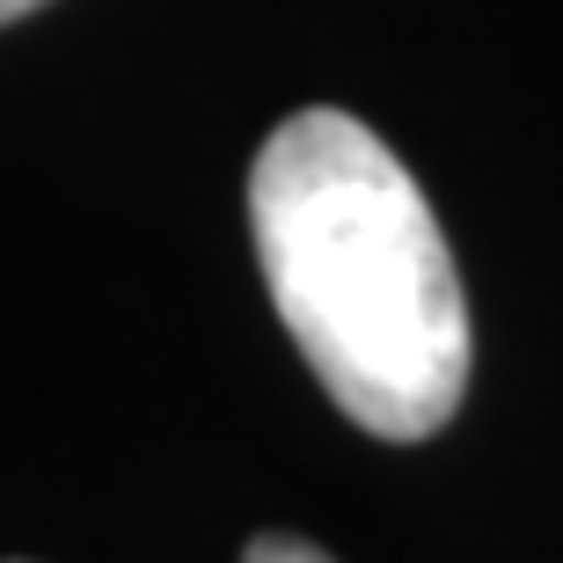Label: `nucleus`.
<instances>
[{
    "instance_id": "f257e3e1",
    "label": "nucleus",
    "mask_w": 563,
    "mask_h": 563,
    "mask_svg": "<svg viewBox=\"0 0 563 563\" xmlns=\"http://www.w3.org/2000/svg\"><path fill=\"white\" fill-rule=\"evenodd\" d=\"M272 308L322 396L374 439H432L468 396V300L418 176L352 110H292L250 168Z\"/></svg>"
},
{
    "instance_id": "f03ea898",
    "label": "nucleus",
    "mask_w": 563,
    "mask_h": 563,
    "mask_svg": "<svg viewBox=\"0 0 563 563\" xmlns=\"http://www.w3.org/2000/svg\"><path fill=\"white\" fill-rule=\"evenodd\" d=\"M242 563H336V556H322V549L300 542V534H256V542L242 549Z\"/></svg>"
},
{
    "instance_id": "7ed1b4c3",
    "label": "nucleus",
    "mask_w": 563,
    "mask_h": 563,
    "mask_svg": "<svg viewBox=\"0 0 563 563\" xmlns=\"http://www.w3.org/2000/svg\"><path fill=\"white\" fill-rule=\"evenodd\" d=\"M37 8H52V0H0V22H22V15H37Z\"/></svg>"
}]
</instances>
